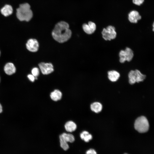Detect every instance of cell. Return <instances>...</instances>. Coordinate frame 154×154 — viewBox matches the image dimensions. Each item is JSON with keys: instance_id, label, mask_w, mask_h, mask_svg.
I'll use <instances>...</instances> for the list:
<instances>
[{"instance_id": "1", "label": "cell", "mask_w": 154, "mask_h": 154, "mask_svg": "<svg viewBox=\"0 0 154 154\" xmlns=\"http://www.w3.org/2000/svg\"><path fill=\"white\" fill-rule=\"evenodd\" d=\"M69 25L64 21H61L55 25L52 32L54 39L60 43L64 42L71 37L72 32L69 28Z\"/></svg>"}, {"instance_id": "2", "label": "cell", "mask_w": 154, "mask_h": 154, "mask_svg": "<svg viewBox=\"0 0 154 154\" xmlns=\"http://www.w3.org/2000/svg\"><path fill=\"white\" fill-rule=\"evenodd\" d=\"M30 6L27 3L22 4L17 9L16 16L21 21H29L33 16V13L30 9Z\"/></svg>"}, {"instance_id": "3", "label": "cell", "mask_w": 154, "mask_h": 154, "mask_svg": "<svg viewBox=\"0 0 154 154\" xmlns=\"http://www.w3.org/2000/svg\"><path fill=\"white\" fill-rule=\"evenodd\" d=\"M135 129L140 133H145L147 131L149 127L148 121L144 116H141L138 117L134 123Z\"/></svg>"}, {"instance_id": "4", "label": "cell", "mask_w": 154, "mask_h": 154, "mask_svg": "<svg viewBox=\"0 0 154 154\" xmlns=\"http://www.w3.org/2000/svg\"><path fill=\"white\" fill-rule=\"evenodd\" d=\"M103 38L106 40H110L115 39L117 33L114 27L109 25L104 28L102 32Z\"/></svg>"}, {"instance_id": "5", "label": "cell", "mask_w": 154, "mask_h": 154, "mask_svg": "<svg viewBox=\"0 0 154 154\" xmlns=\"http://www.w3.org/2000/svg\"><path fill=\"white\" fill-rule=\"evenodd\" d=\"M134 56L132 50L129 47H126L125 50H121L119 53V62L121 63H123L125 61H130L132 59Z\"/></svg>"}, {"instance_id": "6", "label": "cell", "mask_w": 154, "mask_h": 154, "mask_svg": "<svg viewBox=\"0 0 154 154\" xmlns=\"http://www.w3.org/2000/svg\"><path fill=\"white\" fill-rule=\"evenodd\" d=\"M38 66L42 73L43 74H48L54 71L52 64L50 63L42 62L38 64Z\"/></svg>"}, {"instance_id": "7", "label": "cell", "mask_w": 154, "mask_h": 154, "mask_svg": "<svg viewBox=\"0 0 154 154\" xmlns=\"http://www.w3.org/2000/svg\"><path fill=\"white\" fill-rule=\"evenodd\" d=\"M39 46L38 41L35 39H29L27 40L26 43V47L27 49L32 52L37 51L38 49Z\"/></svg>"}, {"instance_id": "8", "label": "cell", "mask_w": 154, "mask_h": 154, "mask_svg": "<svg viewBox=\"0 0 154 154\" xmlns=\"http://www.w3.org/2000/svg\"><path fill=\"white\" fill-rule=\"evenodd\" d=\"M84 31L87 34H91L93 33L96 29V25L95 23L89 21L88 24L84 23L82 25Z\"/></svg>"}, {"instance_id": "9", "label": "cell", "mask_w": 154, "mask_h": 154, "mask_svg": "<svg viewBox=\"0 0 154 154\" xmlns=\"http://www.w3.org/2000/svg\"><path fill=\"white\" fill-rule=\"evenodd\" d=\"M141 16L137 11L133 10L129 12L128 15V19L131 23H136L141 19Z\"/></svg>"}, {"instance_id": "10", "label": "cell", "mask_w": 154, "mask_h": 154, "mask_svg": "<svg viewBox=\"0 0 154 154\" xmlns=\"http://www.w3.org/2000/svg\"><path fill=\"white\" fill-rule=\"evenodd\" d=\"M4 70L6 74L10 75L15 72L16 68L13 63L9 62L5 64L4 67Z\"/></svg>"}, {"instance_id": "11", "label": "cell", "mask_w": 154, "mask_h": 154, "mask_svg": "<svg viewBox=\"0 0 154 154\" xmlns=\"http://www.w3.org/2000/svg\"><path fill=\"white\" fill-rule=\"evenodd\" d=\"M64 128L68 132H72L74 131L77 128L76 123L72 121H67L64 125Z\"/></svg>"}, {"instance_id": "12", "label": "cell", "mask_w": 154, "mask_h": 154, "mask_svg": "<svg viewBox=\"0 0 154 154\" xmlns=\"http://www.w3.org/2000/svg\"><path fill=\"white\" fill-rule=\"evenodd\" d=\"M108 79L112 82L117 81L120 76L119 73L117 71L115 70L108 71Z\"/></svg>"}, {"instance_id": "13", "label": "cell", "mask_w": 154, "mask_h": 154, "mask_svg": "<svg viewBox=\"0 0 154 154\" xmlns=\"http://www.w3.org/2000/svg\"><path fill=\"white\" fill-rule=\"evenodd\" d=\"M2 14L5 17L11 15L13 12L12 7L9 5H6L1 9Z\"/></svg>"}, {"instance_id": "14", "label": "cell", "mask_w": 154, "mask_h": 154, "mask_svg": "<svg viewBox=\"0 0 154 154\" xmlns=\"http://www.w3.org/2000/svg\"><path fill=\"white\" fill-rule=\"evenodd\" d=\"M62 96V93L60 90L57 89L54 90L50 94L51 99L54 101H57L60 100Z\"/></svg>"}, {"instance_id": "15", "label": "cell", "mask_w": 154, "mask_h": 154, "mask_svg": "<svg viewBox=\"0 0 154 154\" xmlns=\"http://www.w3.org/2000/svg\"><path fill=\"white\" fill-rule=\"evenodd\" d=\"M59 136L68 143H72L75 141L74 137L71 133H63Z\"/></svg>"}, {"instance_id": "16", "label": "cell", "mask_w": 154, "mask_h": 154, "mask_svg": "<svg viewBox=\"0 0 154 154\" xmlns=\"http://www.w3.org/2000/svg\"><path fill=\"white\" fill-rule=\"evenodd\" d=\"M81 139L86 142H88L92 139V135L86 131H83L80 134Z\"/></svg>"}, {"instance_id": "17", "label": "cell", "mask_w": 154, "mask_h": 154, "mask_svg": "<svg viewBox=\"0 0 154 154\" xmlns=\"http://www.w3.org/2000/svg\"><path fill=\"white\" fill-rule=\"evenodd\" d=\"M90 109L92 111L96 113H98L102 110V105L99 102H94L91 104Z\"/></svg>"}, {"instance_id": "18", "label": "cell", "mask_w": 154, "mask_h": 154, "mask_svg": "<svg viewBox=\"0 0 154 154\" xmlns=\"http://www.w3.org/2000/svg\"><path fill=\"white\" fill-rule=\"evenodd\" d=\"M136 74V82L139 83L143 81L145 78L146 76L142 74L140 71L137 69L135 70Z\"/></svg>"}, {"instance_id": "19", "label": "cell", "mask_w": 154, "mask_h": 154, "mask_svg": "<svg viewBox=\"0 0 154 154\" xmlns=\"http://www.w3.org/2000/svg\"><path fill=\"white\" fill-rule=\"evenodd\" d=\"M128 78L129 83L133 84L136 82V74L135 70H131L129 73Z\"/></svg>"}, {"instance_id": "20", "label": "cell", "mask_w": 154, "mask_h": 154, "mask_svg": "<svg viewBox=\"0 0 154 154\" xmlns=\"http://www.w3.org/2000/svg\"><path fill=\"white\" fill-rule=\"evenodd\" d=\"M60 146L61 147L64 151L68 150L69 148L68 143L59 136Z\"/></svg>"}, {"instance_id": "21", "label": "cell", "mask_w": 154, "mask_h": 154, "mask_svg": "<svg viewBox=\"0 0 154 154\" xmlns=\"http://www.w3.org/2000/svg\"><path fill=\"white\" fill-rule=\"evenodd\" d=\"M32 74L35 77H37L39 75V70L38 68L37 67H34L31 70Z\"/></svg>"}, {"instance_id": "22", "label": "cell", "mask_w": 154, "mask_h": 154, "mask_svg": "<svg viewBox=\"0 0 154 154\" xmlns=\"http://www.w3.org/2000/svg\"><path fill=\"white\" fill-rule=\"evenodd\" d=\"M144 1V0H132L133 3L139 6L142 4Z\"/></svg>"}, {"instance_id": "23", "label": "cell", "mask_w": 154, "mask_h": 154, "mask_svg": "<svg viewBox=\"0 0 154 154\" xmlns=\"http://www.w3.org/2000/svg\"><path fill=\"white\" fill-rule=\"evenodd\" d=\"M86 154H97V153L95 149L91 148L87 150Z\"/></svg>"}, {"instance_id": "24", "label": "cell", "mask_w": 154, "mask_h": 154, "mask_svg": "<svg viewBox=\"0 0 154 154\" xmlns=\"http://www.w3.org/2000/svg\"><path fill=\"white\" fill-rule=\"evenodd\" d=\"M27 76L29 79L32 82H34L35 79V77L32 74H29Z\"/></svg>"}, {"instance_id": "25", "label": "cell", "mask_w": 154, "mask_h": 154, "mask_svg": "<svg viewBox=\"0 0 154 154\" xmlns=\"http://www.w3.org/2000/svg\"><path fill=\"white\" fill-rule=\"evenodd\" d=\"M2 112V108L1 105L0 104V113Z\"/></svg>"}, {"instance_id": "26", "label": "cell", "mask_w": 154, "mask_h": 154, "mask_svg": "<svg viewBox=\"0 0 154 154\" xmlns=\"http://www.w3.org/2000/svg\"><path fill=\"white\" fill-rule=\"evenodd\" d=\"M123 154H128L125 153H124Z\"/></svg>"}, {"instance_id": "27", "label": "cell", "mask_w": 154, "mask_h": 154, "mask_svg": "<svg viewBox=\"0 0 154 154\" xmlns=\"http://www.w3.org/2000/svg\"><path fill=\"white\" fill-rule=\"evenodd\" d=\"M0 54H1V52H0Z\"/></svg>"}, {"instance_id": "28", "label": "cell", "mask_w": 154, "mask_h": 154, "mask_svg": "<svg viewBox=\"0 0 154 154\" xmlns=\"http://www.w3.org/2000/svg\"></svg>"}]
</instances>
